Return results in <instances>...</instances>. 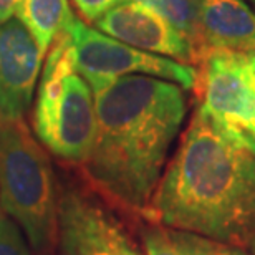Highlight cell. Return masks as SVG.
<instances>
[{"mask_svg": "<svg viewBox=\"0 0 255 255\" xmlns=\"http://www.w3.org/2000/svg\"><path fill=\"white\" fill-rule=\"evenodd\" d=\"M151 224L236 247L255 239V149L199 103L149 204Z\"/></svg>", "mask_w": 255, "mask_h": 255, "instance_id": "6da1fadb", "label": "cell"}, {"mask_svg": "<svg viewBox=\"0 0 255 255\" xmlns=\"http://www.w3.org/2000/svg\"><path fill=\"white\" fill-rule=\"evenodd\" d=\"M184 88L129 75L95 91L96 134L83 171L103 196L142 212L187 115Z\"/></svg>", "mask_w": 255, "mask_h": 255, "instance_id": "7a4b0ae2", "label": "cell"}, {"mask_svg": "<svg viewBox=\"0 0 255 255\" xmlns=\"http://www.w3.org/2000/svg\"><path fill=\"white\" fill-rule=\"evenodd\" d=\"M58 199L50 157L23 118H0V209L37 252L57 242Z\"/></svg>", "mask_w": 255, "mask_h": 255, "instance_id": "3957f363", "label": "cell"}, {"mask_svg": "<svg viewBox=\"0 0 255 255\" xmlns=\"http://www.w3.org/2000/svg\"><path fill=\"white\" fill-rule=\"evenodd\" d=\"M32 125L37 139L62 161L83 166L88 159L96 134L95 95L75 70L65 30L47 53Z\"/></svg>", "mask_w": 255, "mask_h": 255, "instance_id": "277c9868", "label": "cell"}, {"mask_svg": "<svg viewBox=\"0 0 255 255\" xmlns=\"http://www.w3.org/2000/svg\"><path fill=\"white\" fill-rule=\"evenodd\" d=\"M71 47V60L93 93L111 81L129 75L154 76L196 90L197 68L176 60L152 55L126 45L113 37L88 27L73 13L65 27Z\"/></svg>", "mask_w": 255, "mask_h": 255, "instance_id": "5b68a950", "label": "cell"}, {"mask_svg": "<svg viewBox=\"0 0 255 255\" xmlns=\"http://www.w3.org/2000/svg\"><path fill=\"white\" fill-rule=\"evenodd\" d=\"M197 66L201 105L255 149V80L247 53L211 50Z\"/></svg>", "mask_w": 255, "mask_h": 255, "instance_id": "8992f818", "label": "cell"}, {"mask_svg": "<svg viewBox=\"0 0 255 255\" xmlns=\"http://www.w3.org/2000/svg\"><path fill=\"white\" fill-rule=\"evenodd\" d=\"M60 255H142L113 214L78 189L58 199Z\"/></svg>", "mask_w": 255, "mask_h": 255, "instance_id": "52a82bcc", "label": "cell"}, {"mask_svg": "<svg viewBox=\"0 0 255 255\" xmlns=\"http://www.w3.org/2000/svg\"><path fill=\"white\" fill-rule=\"evenodd\" d=\"M96 30L142 52L197 66L192 43L156 10L128 0L95 22Z\"/></svg>", "mask_w": 255, "mask_h": 255, "instance_id": "ba28073f", "label": "cell"}, {"mask_svg": "<svg viewBox=\"0 0 255 255\" xmlns=\"http://www.w3.org/2000/svg\"><path fill=\"white\" fill-rule=\"evenodd\" d=\"M45 55L17 17L0 23V118L22 120L42 76Z\"/></svg>", "mask_w": 255, "mask_h": 255, "instance_id": "9c48e42d", "label": "cell"}, {"mask_svg": "<svg viewBox=\"0 0 255 255\" xmlns=\"http://www.w3.org/2000/svg\"><path fill=\"white\" fill-rule=\"evenodd\" d=\"M196 5L201 60L211 50L255 52V12L246 0H196Z\"/></svg>", "mask_w": 255, "mask_h": 255, "instance_id": "30bf717a", "label": "cell"}, {"mask_svg": "<svg viewBox=\"0 0 255 255\" xmlns=\"http://www.w3.org/2000/svg\"><path fill=\"white\" fill-rule=\"evenodd\" d=\"M141 242L146 255H249L241 247L157 224L142 229Z\"/></svg>", "mask_w": 255, "mask_h": 255, "instance_id": "8fae6325", "label": "cell"}, {"mask_svg": "<svg viewBox=\"0 0 255 255\" xmlns=\"http://www.w3.org/2000/svg\"><path fill=\"white\" fill-rule=\"evenodd\" d=\"M71 15L68 0H20L15 17L30 30L45 55L63 33Z\"/></svg>", "mask_w": 255, "mask_h": 255, "instance_id": "7c38bea8", "label": "cell"}, {"mask_svg": "<svg viewBox=\"0 0 255 255\" xmlns=\"http://www.w3.org/2000/svg\"><path fill=\"white\" fill-rule=\"evenodd\" d=\"M156 10L172 27L177 28L196 48L197 60L201 62V32L196 0H134ZM197 62V65H199Z\"/></svg>", "mask_w": 255, "mask_h": 255, "instance_id": "4fadbf2b", "label": "cell"}, {"mask_svg": "<svg viewBox=\"0 0 255 255\" xmlns=\"http://www.w3.org/2000/svg\"><path fill=\"white\" fill-rule=\"evenodd\" d=\"M0 255H30L22 229L0 209Z\"/></svg>", "mask_w": 255, "mask_h": 255, "instance_id": "5bb4252c", "label": "cell"}, {"mask_svg": "<svg viewBox=\"0 0 255 255\" xmlns=\"http://www.w3.org/2000/svg\"><path fill=\"white\" fill-rule=\"evenodd\" d=\"M75 5L78 7L85 20L95 23L100 17H103L106 12L115 8L116 5L128 2V0H73Z\"/></svg>", "mask_w": 255, "mask_h": 255, "instance_id": "9a60e30c", "label": "cell"}, {"mask_svg": "<svg viewBox=\"0 0 255 255\" xmlns=\"http://www.w3.org/2000/svg\"><path fill=\"white\" fill-rule=\"evenodd\" d=\"M20 0H0V23L8 22L15 17Z\"/></svg>", "mask_w": 255, "mask_h": 255, "instance_id": "2e32d148", "label": "cell"}, {"mask_svg": "<svg viewBox=\"0 0 255 255\" xmlns=\"http://www.w3.org/2000/svg\"><path fill=\"white\" fill-rule=\"evenodd\" d=\"M247 57H249V62H251L252 73H254V80H255V52H249V53H247Z\"/></svg>", "mask_w": 255, "mask_h": 255, "instance_id": "e0dca14e", "label": "cell"}, {"mask_svg": "<svg viewBox=\"0 0 255 255\" xmlns=\"http://www.w3.org/2000/svg\"><path fill=\"white\" fill-rule=\"evenodd\" d=\"M249 247L252 249V254L255 255V239H254V241H252V244H251V246H249Z\"/></svg>", "mask_w": 255, "mask_h": 255, "instance_id": "ac0fdd59", "label": "cell"}, {"mask_svg": "<svg viewBox=\"0 0 255 255\" xmlns=\"http://www.w3.org/2000/svg\"><path fill=\"white\" fill-rule=\"evenodd\" d=\"M252 3H254V5H255V0H252Z\"/></svg>", "mask_w": 255, "mask_h": 255, "instance_id": "d6986e66", "label": "cell"}]
</instances>
